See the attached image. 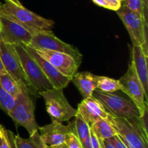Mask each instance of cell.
Masks as SVG:
<instances>
[{
	"instance_id": "f1b7e54d",
	"label": "cell",
	"mask_w": 148,
	"mask_h": 148,
	"mask_svg": "<svg viewBox=\"0 0 148 148\" xmlns=\"http://www.w3.org/2000/svg\"><path fill=\"white\" fill-rule=\"evenodd\" d=\"M101 145H102V148H116L111 143H110V141L108 140H101Z\"/></svg>"
},
{
	"instance_id": "d6a6232c",
	"label": "cell",
	"mask_w": 148,
	"mask_h": 148,
	"mask_svg": "<svg viewBox=\"0 0 148 148\" xmlns=\"http://www.w3.org/2000/svg\"><path fill=\"white\" fill-rule=\"evenodd\" d=\"M51 148H67V147H66V145L63 144V145H59V146H56V147H51Z\"/></svg>"
},
{
	"instance_id": "e0dca14e",
	"label": "cell",
	"mask_w": 148,
	"mask_h": 148,
	"mask_svg": "<svg viewBox=\"0 0 148 148\" xmlns=\"http://www.w3.org/2000/svg\"><path fill=\"white\" fill-rule=\"evenodd\" d=\"M71 82L75 85L84 99L92 96L94 90L98 88L99 76L90 72H77L72 77Z\"/></svg>"
},
{
	"instance_id": "e575fe53",
	"label": "cell",
	"mask_w": 148,
	"mask_h": 148,
	"mask_svg": "<svg viewBox=\"0 0 148 148\" xmlns=\"http://www.w3.org/2000/svg\"><path fill=\"white\" fill-rule=\"evenodd\" d=\"M42 148H51V147H49V146H47V145H45L44 147H42Z\"/></svg>"
},
{
	"instance_id": "8fae6325",
	"label": "cell",
	"mask_w": 148,
	"mask_h": 148,
	"mask_svg": "<svg viewBox=\"0 0 148 148\" xmlns=\"http://www.w3.org/2000/svg\"><path fill=\"white\" fill-rule=\"evenodd\" d=\"M119 81L121 85V91L130 97L138 108L140 116L143 115L147 109V99L132 62L129 64L127 72Z\"/></svg>"
},
{
	"instance_id": "2e32d148",
	"label": "cell",
	"mask_w": 148,
	"mask_h": 148,
	"mask_svg": "<svg viewBox=\"0 0 148 148\" xmlns=\"http://www.w3.org/2000/svg\"><path fill=\"white\" fill-rule=\"evenodd\" d=\"M147 56L142 46H132V61L136 74L144 89L147 99L148 92V72Z\"/></svg>"
},
{
	"instance_id": "ba28073f",
	"label": "cell",
	"mask_w": 148,
	"mask_h": 148,
	"mask_svg": "<svg viewBox=\"0 0 148 148\" xmlns=\"http://www.w3.org/2000/svg\"><path fill=\"white\" fill-rule=\"evenodd\" d=\"M0 56L6 71L19 84L22 90L33 95V90L25 75L14 46L0 40Z\"/></svg>"
},
{
	"instance_id": "7402d4cb",
	"label": "cell",
	"mask_w": 148,
	"mask_h": 148,
	"mask_svg": "<svg viewBox=\"0 0 148 148\" xmlns=\"http://www.w3.org/2000/svg\"><path fill=\"white\" fill-rule=\"evenodd\" d=\"M97 89L101 92L112 93L118 90H121V85L119 79L108 77L99 76V82Z\"/></svg>"
},
{
	"instance_id": "83f0119b",
	"label": "cell",
	"mask_w": 148,
	"mask_h": 148,
	"mask_svg": "<svg viewBox=\"0 0 148 148\" xmlns=\"http://www.w3.org/2000/svg\"><path fill=\"white\" fill-rule=\"evenodd\" d=\"M108 6V10L117 11L121 7V3L118 0H104Z\"/></svg>"
},
{
	"instance_id": "d4e9b609",
	"label": "cell",
	"mask_w": 148,
	"mask_h": 148,
	"mask_svg": "<svg viewBox=\"0 0 148 148\" xmlns=\"http://www.w3.org/2000/svg\"><path fill=\"white\" fill-rule=\"evenodd\" d=\"M65 145L67 148H82V144L79 139L72 132H69L66 136Z\"/></svg>"
},
{
	"instance_id": "484cf974",
	"label": "cell",
	"mask_w": 148,
	"mask_h": 148,
	"mask_svg": "<svg viewBox=\"0 0 148 148\" xmlns=\"http://www.w3.org/2000/svg\"><path fill=\"white\" fill-rule=\"evenodd\" d=\"M0 148H10L7 135V130L1 124H0Z\"/></svg>"
},
{
	"instance_id": "7c38bea8",
	"label": "cell",
	"mask_w": 148,
	"mask_h": 148,
	"mask_svg": "<svg viewBox=\"0 0 148 148\" xmlns=\"http://www.w3.org/2000/svg\"><path fill=\"white\" fill-rule=\"evenodd\" d=\"M32 48V47H31ZM36 53L53 65L59 72L67 77L72 78L77 73L79 64L69 55L60 52L51 51L40 49H34Z\"/></svg>"
},
{
	"instance_id": "4316f807",
	"label": "cell",
	"mask_w": 148,
	"mask_h": 148,
	"mask_svg": "<svg viewBox=\"0 0 148 148\" xmlns=\"http://www.w3.org/2000/svg\"><path fill=\"white\" fill-rule=\"evenodd\" d=\"M110 141V143L113 145L116 148H129L124 144V142L121 140L118 135H115L110 139H107Z\"/></svg>"
},
{
	"instance_id": "d6986e66",
	"label": "cell",
	"mask_w": 148,
	"mask_h": 148,
	"mask_svg": "<svg viewBox=\"0 0 148 148\" xmlns=\"http://www.w3.org/2000/svg\"><path fill=\"white\" fill-rule=\"evenodd\" d=\"M90 127L101 140L110 139L117 134L114 127L107 119L98 120Z\"/></svg>"
},
{
	"instance_id": "52a82bcc",
	"label": "cell",
	"mask_w": 148,
	"mask_h": 148,
	"mask_svg": "<svg viewBox=\"0 0 148 148\" xmlns=\"http://www.w3.org/2000/svg\"><path fill=\"white\" fill-rule=\"evenodd\" d=\"M116 12L128 31L132 46H142L147 53V23L143 17L124 5Z\"/></svg>"
},
{
	"instance_id": "603a6c76",
	"label": "cell",
	"mask_w": 148,
	"mask_h": 148,
	"mask_svg": "<svg viewBox=\"0 0 148 148\" xmlns=\"http://www.w3.org/2000/svg\"><path fill=\"white\" fill-rule=\"evenodd\" d=\"M15 102L16 98L6 92L0 85V109L8 115Z\"/></svg>"
},
{
	"instance_id": "7a4b0ae2",
	"label": "cell",
	"mask_w": 148,
	"mask_h": 148,
	"mask_svg": "<svg viewBox=\"0 0 148 148\" xmlns=\"http://www.w3.org/2000/svg\"><path fill=\"white\" fill-rule=\"evenodd\" d=\"M1 12L20 23L33 35L38 32L51 31L54 25L53 20L44 18L23 6H17L10 1H5Z\"/></svg>"
},
{
	"instance_id": "8992f818",
	"label": "cell",
	"mask_w": 148,
	"mask_h": 148,
	"mask_svg": "<svg viewBox=\"0 0 148 148\" xmlns=\"http://www.w3.org/2000/svg\"><path fill=\"white\" fill-rule=\"evenodd\" d=\"M44 100L46 111L52 121L62 123L69 121L77 115V110L71 106L64 95L63 90L52 89L40 93Z\"/></svg>"
},
{
	"instance_id": "ac0fdd59",
	"label": "cell",
	"mask_w": 148,
	"mask_h": 148,
	"mask_svg": "<svg viewBox=\"0 0 148 148\" xmlns=\"http://www.w3.org/2000/svg\"><path fill=\"white\" fill-rule=\"evenodd\" d=\"M69 127L71 132L73 133L80 141L82 148H92L91 143L90 126L77 114L75 119L69 122Z\"/></svg>"
},
{
	"instance_id": "f546056e",
	"label": "cell",
	"mask_w": 148,
	"mask_h": 148,
	"mask_svg": "<svg viewBox=\"0 0 148 148\" xmlns=\"http://www.w3.org/2000/svg\"><path fill=\"white\" fill-rule=\"evenodd\" d=\"M94 3L95 4H97L98 6H100V7H104V8L108 9V4L106 3V1L104 0H92Z\"/></svg>"
},
{
	"instance_id": "cb8c5ba5",
	"label": "cell",
	"mask_w": 148,
	"mask_h": 148,
	"mask_svg": "<svg viewBox=\"0 0 148 148\" xmlns=\"http://www.w3.org/2000/svg\"><path fill=\"white\" fill-rule=\"evenodd\" d=\"M121 5H124L143 17L142 0H123ZM144 19V18H143ZM146 23V22H145Z\"/></svg>"
},
{
	"instance_id": "277c9868",
	"label": "cell",
	"mask_w": 148,
	"mask_h": 148,
	"mask_svg": "<svg viewBox=\"0 0 148 148\" xmlns=\"http://www.w3.org/2000/svg\"><path fill=\"white\" fill-rule=\"evenodd\" d=\"M92 96L95 97L113 116L127 119H139L140 112L134 103L114 92H103L96 89Z\"/></svg>"
},
{
	"instance_id": "4dcf8cb0",
	"label": "cell",
	"mask_w": 148,
	"mask_h": 148,
	"mask_svg": "<svg viewBox=\"0 0 148 148\" xmlns=\"http://www.w3.org/2000/svg\"><path fill=\"white\" fill-rule=\"evenodd\" d=\"M6 72H7V71H6L5 68H4V64H3L2 63V61H1V56H0V75H2V74L5 73Z\"/></svg>"
},
{
	"instance_id": "9a60e30c",
	"label": "cell",
	"mask_w": 148,
	"mask_h": 148,
	"mask_svg": "<svg viewBox=\"0 0 148 148\" xmlns=\"http://www.w3.org/2000/svg\"><path fill=\"white\" fill-rule=\"evenodd\" d=\"M38 131L43 143L50 147L65 144L66 136L71 132L69 126L63 125L57 121H52L51 124L40 127Z\"/></svg>"
},
{
	"instance_id": "ffe728a7",
	"label": "cell",
	"mask_w": 148,
	"mask_h": 148,
	"mask_svg": "<svg viewBox=\"0 0 148 148\" xmlns=\"http://www.w3.org/2000/svg\"><path fill=\"white\" fill-rule=\"evenodd\" d=\"M14 138L16 148H42L46 145L42 141L38 131L28 139L23 138L18 134H14Z\"/></svg>"
},
{
	"instance_id": "44dd1931",
	"label": "cell",
	"mask_w": 148,
	"mask_h": 148,
	"mask_svg": "<svg viewBox=\"0 0 148 148\" xmlns=\"http://www.w3.org/2000/svg\"><path fill=\"white\" fill-rule=\"evenodd\" d=\"M0 85L6 92L15 98L23 91L19 84L7 72L0 75Z\"/></svg>"
},
{
	"instance_id": "30bf717a",
	"label": "cell",
	"mask_w": 148,
	"mask_h": 148,
	"mask_svg": "<svg viewBox=\"0 0 148 148\" xmlns=\"http://www.w3.org/2000/svg\"><path fill=\"white\" fill-rule=\"evenodd\" d=\"M33 34L23 25L0 12V40L13 46H30Z\"/></svg>"
},
{
	"instance_id": "3957f363",
	"label": "cell",
	"mask_w": 148,
	"mask_h": 148,
	"mask_svg": "<svg viewBox=\"0 0 148 148\" xmlns=\"http://www.w3.org/2000/svg\"><path fill=\"white\" fill-rule=\"evenodd\" d=\"M14 48L20 60L26 78L33 90V95L38 97L42 92L53 89L40 66L29 54L25 46L17 45L14 46Z\"/></svg>"
},
{
	"instance_id": "1f68e13d",
	"label": "cell",
	"mask_w": 148,
	"mask_h": 148,
	"mask_svg": "<svg viewBox=\"0 0 148 148\" xmlns=\"http://www.w3.org/2000/svg\"><path fill=\"white\" fill-rule=\"evenodd\" d=\"M5 1H10V2L13 3V4H15V5L20 6V7H21V6H23V5H22L21 2H20V1H19V0H5Z\"/></svg>"
},
{
	"instance_id": "5b68a950",
	"label": "cell",
	"mask_w": 148,
	"mask_h": 148,
	"mask_svg": "<svg viewBox=\"0 0 148 148\" xmlns=\"http://www.w3.org/2000/svg\"><path fill=\"white\" fill-rule=\"evenodd\" d=\"M30 95L25 91L16 98L14 107L8 114L17 126L24 127L30 136L38 131L39 126L35 118V104Z\"/></svg>"
},
{
	"instance_id": "d590c367",
	"label": "cell",
	"mask_w": 148,
	"mask_h": 148,
	"mask_svg": "<svg viewBox=\"0 0 148 148\" xmlns=\"http://www.w3.org/2000/svg\"><path fill=\"white\" fill-rule=\"evenodd\" d=\"M118 1H119V2H121H121H122V1H123V0H118Z\"/></svg>"
},
{
	"instance_id": "5bb4252c",
	"label": "cell",
	"mask_w": 148,
	"mask_h": 148,
	"mask_svg": "<svg viewBox=\"0 0 148 148\" xmlns=\"http://www.w3.org/2000/svg\"><path fill=\"white\" fill-rule=\"evenodd\" d=\"M77 114H79L90 126L100 119H107L109 116L102 104L92 95L83 99L79 103Z\"/></svg>"
},
{
	"instance_id": "4fadbf2b",
	"label": "cell",
	"mask_w": 148,
	"mask_h": 148,
	"mask_svg": "<svg viewBox=\"0 0 148 148\" xmlns=\"http://www.w3.org/2000/svg\"><path fill=\"white\" fill-rule=\"evenodd\" d=\"M25 49H27L29 54L33 58V59L40 66V69L44 73L45 76L47 77V79H49L54 89L63 90L68 86L69 82H71L72 78L67 77L62 75L53 65H51L49 62H48L47 61L43 59L41 56H39L33 48L27 46H25Z\"/></svg>"
},
{
	"instance_id": "836d02e7",
	"label": "cell",
	"mask_w": 148,
	"mask_h": 148,
	"mask_svg": "<svg viewBox=\"0 0 148 148\" xmlns=\"http://www.w3.org/2000/svg\"><path fill=\"white\" fill-rule=\"evenodd\" d=\"M2 7H3V4L0 1V12L2 11Z\"/></svg>"
},
{
	"instance_id": "6da1fadb",
	"label": "cell",
	"mask_w": 148,
	"mask_h": 148,
	"mask_svg": "<svg viewBox=\"0 0 148 148\" xmlns=\"http://www.w3.org/2000/svg\"><path fill=\"white\" fill-rule=\"evenodd\" d=\"M107 120L129 148H148L147 132L140 124V119H127L109 114Z\"/></svg>"
},
{
	"instance_id": "9c48e42d",
	"label": "cell",
	"mask_w": 148,
	"mask_h": 148,
	"mask_svg": "<svg viewBox=\"0 0 148 148\" xmlns=\"http://www.w3.org/2000/svg\"><path fill=\"white\" fill-rule=\"evenodd\" d=\"M30 47L34 49H40L51 51L60 52L69 55L80 65L82 59V55L73 46L65 43L58 38L52 31L38 32L33 36Z\"/></svg>"
}]
</instances>
